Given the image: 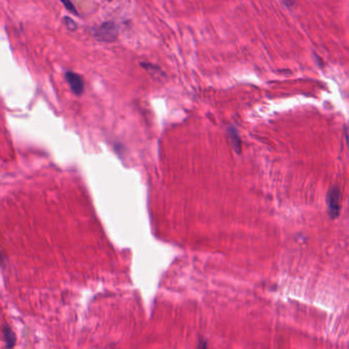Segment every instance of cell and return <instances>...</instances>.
I'll use <instances>...</instances> for the list:
<instances>
[{
    "label": "cell",
    "mask_w": 349,
    "mask_h": 349,
    "mask_svg": "<svg viewBox=\"0 0 349 349\" xmlns=\"http://www.w3.org/2000/svg\"><path fill=\"white\" fill-rule=\"evenodd\" d=\"M93 34L96 39L103 42H113L118 38L119 29L115 23L106 22L102 25L93 28Z\"/></svg>",
    "instance_id": "1"
},
{
    "label": "cell",
    "mask_w": 349,
    "mask_h": 349,
    "mask_svg": "<svg viewBox=\"0 0 349 349\" xmlns=\"http://www.w3.org/2000/svg\"><path fill=\"white\" fill-rule=\"evenodd\" d=\"M340 191L337 187L331 189L328 194V210L331 219H335L339 216L340 212Z\"/></svg>",
    "instance_id": "2"
},
{
    "label": "cell",
    "mask_w": 349,
    "mask_h": 349,
    "mask_svg": "<svg viewBox=\"0 0 349 349\" xmlns=\"http://www.w3.org/2000/svg\"><path fill=\"white\" fill-rule=\"evenodd\" d=\"M66 80L69 84V86L71 87L72 92L76 95V96H81L84 92V82L83 79L80 75H78L75 72L72 71H68L66 72Z\"/></svg>",
    "instance_id": "3"
},
{
    "label": "cell",
    "mask_w": 349,
    "mask_h": 349,
    "mask_svg": "<svg viewBox=\"0 0 349 349\" xmlns=\"http://www.w3.org/2000/svg\"><path fill=\"white\" fill-rule=\"evenodd\" d=\"M227 134H228V138L232 144V148L235 149V151H237V153H240L241 152V139H240V136H239L236 128L229 127L227 129Z\"/></svg>",
    "instance_id": "4"
},
{
    "label": "cell",
    "mask_w": 349,
    "mask_h": 349,
    "mask_svg": "<svg viewBox=\"0 0 349 349\" xmlns=\"http://www.w3.org/2000/svg\"><path fill=\"white\" fill-rule=\"evenodd\" d=\"M64 21L66 22V24H67V27L70 29V30H75V29L77 28V26H76V23H75V21L74 20H72L71 18H69V17H65V19H64Z\"/></svg>",
    "instance_id": "5"
},
{
    "label": "cell",
    "mask_w": 349,
    "mask_h": 349,
    "mask_svg": "<svg viewBox=\"0 0 349 349\" xmlns=\"http://www.w3.org/2000/svg\"><path fill=\"white\" fill-rule=\"evenodd\" d=\"M62 4L65 6V8H66V9H68V11H70V12H71V13H73V14L78 15L77 10H76L75 6H74L72 3H70V2H62Z\"/></svg>",
    "instance_id": "6"
},
{
    "label": "cell",
    "mask_w": 349,
    "mask_h": 349,
    "mask_svg": "<svg viewBox=\"0 0 349 349\" xmlns=\"http://www.w3.org/2000/svg\"><path fill=\"white\" fill-rule=\"evenodd\" d=\"M199 349H207V342L205 340H201L199 343Z\"/></svg>",
    "instance_id": "7"
}]
</instances>
